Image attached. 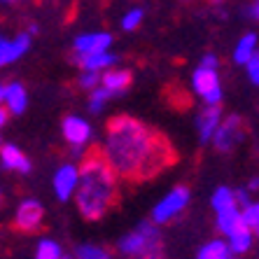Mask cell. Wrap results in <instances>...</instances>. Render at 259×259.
I'll return each instance as SVG.
<instances>
[{
    "mask_svg": "<svg viewBox=\"0 0 259 259\" xmlns=\"http://www.w3.org/2000/svg\"><path fill=\"white\" fill-rule=\"evenodd\" d=\"M0 159H3V166L5 168H14L19 173H28L30 170V161L26 159V154L14 145H3L0 150Z\"/></svg>",
    "mask_w": 259,
    "mask_h": 259,
    "instance_id": "9a60e30c",
    "label": "cell"
},
{
    "mask_svg": "<svg viewBox=\"0 0 259 259\" xmlns=\"http://www.w3.org/2000/svg\"><path fill=\"white\" fill-rule=\"evenodd\" d=\"M234 205H236V194L231 192V189L220 187L215 194H212V208H215L217 212L229 210V208H234Z\"/></svg>",
    "mask_w": 259,
    "mask_h": 259,
    "instance_id": "44dd1931",
    "label": "cell"
},
{
    "mask_svg": "<svg viewBox=\"0 0 259 259\" xmlns=\"http://www.w3.org/2000/svg\"><path fill=\"white\" fill-rule=\"evenodd\" d=\"M247 189H250V192H257V189H259V178H252V180H250V187H247Z\"/></svg>",
    "mask_w": 259,
    "mask_h": 259,
    "instance_id": "1f68e13d",
    "label": "cell"
},
{
    "mask_svg": "<svg viewBox=\"0 0 259 259\" xmlns=\"http://www.w3.org/2000/svg\"><path fill=\"white\" fill-rule=\"evenodd\" d=\"M243 220V212H238L236 208H229V210H222L217 212V227H220V231H222L224 236H229L231 231L238 227V222Z\"/></svg>",
    "mask_w": 259,
    "mask_h": 259,
    "instance_id": "ffe728a7",
    "label": "cell"
},
{
    "mask_svg": "<svg viewBox=\"0 0 259 259\" xmlns=\"http://www.w3.org/2000/svg\"><path fill=\"white\" fill-rule=\"evenodd\" d=\"M0 101L7 103V108L12 115H21L28 105V98H26V89L19 82H12V84L0 87Z\"/></svg>",
    "mask_w": 259,
    "mask_h": 259,
    "instance_id": "8fae6325",
    "label": "cell"
},
{
    "mask_svg": "<svg viewBox=\"0 0 259 259\" xmlns=\"http://www.w3.org/2000/svg\"><path fill=\"white\" fill-rule=\"evenodd\" d=\"M77 259H110V254L96 245H82L77 247Z\"/></svg>",
    "mask_w": 259,
    "mask_h": 259,
    "instance_id": "cb8c5ba5",
    "label": "cell"
},
{
    "mask_svg": "<svg viewBox=\"0 0 259 259\" xmlns=\"http://www.w3.org/2000/svg\"><path fill=\"white\" fill-rule=\"evenodd\" d=\"M199 259H231V245L222 241H212L199 250Z\"/></svg>",
    "mask_w": 259,
    "mask_h": 259,
    "instance_id": "d6986e66",
    "label": "cell"
},
{
    "mask_svg": "<svg viewBox=\"0 0 259 259\" xmlns=\"http://www.w3.org/2000/svg\"><path fill=\"white\" fill-rule=\"evenodd\" d=\"M110 96H112V91L105 89V87L96 89L94 94H91V98H89V110H91V112H101L103 105H105V101H108Z\"/></svg>",
    "mask_w": 259,
    "mask_h": 259,
    "instance_id": "603a6c76",
    "label": "cell"
},
{
    "mask_svg": "<svg viewBox=\"0 0 259 259\" xmlns=\"http://www.w3.org/2000/svg\"><path fill=\"white\" fill-rule=\"evenodd\" d=\"M112 37L108 33H84L75 40V52L77 54H98V52H108Z\"/></svg>",
    "mask_w": 259,
    "mask_h": 259,
    "instance_id": "9c48e42d",
    "label": "cell"
},
{
    "mask_svg": "<svg viewBox=\"0 0 259 259\" xmlns=\"http://www.w3.org/2000/svg\"><path fill=\"white\" fill-rule=\"evenodd\" d=\"M40 222H42V205L37 201L28 199L17 208V215H14V229L17 231L30 234L40 227Z\"/></svg>",
    "mask_w": 259,
    "mask_h": 259,
    "instance_id": "8992f818",
    "label": "cell"
},
{
    "mask_svg": "<svg viewBox=\"0 0 259 259\" xmlns=\"http://www.w3.org/2000/svg\"><path fill=\"white\" fill-rule=\"evenodd\" d=\"M98 79H101V75L94 70H84L82 72V77H79V87L82 89H94V87L98 84Z\"/></svg>",
    "mask_w": 259,
    "mask_h": 259,
    "instance_id": "4316f807",
    "label": "cell"
},
{
    "mask_svg": "<svg viewBox=\"0 0 259 259\" xmlns=\"http://www.w3.org/2000/svg\"><path fill=\"white\" fill-rule=\"evenodd\" d=\"M194 89L208 105H217L222 101V89L217 82V68L199 66V70L194 72Z\"/></svg>",
    "mask_w": 259,
    "mask_h": 259,
    "instance_id": "5b68a950",
    "label": "cell"
},
{
    "mask_svg": "<svg viewBox=\"0 0 259 259\" xmlns=\"http://www.w3.org/2000/svg\"><path fill=\"white\" fill-rule=\"evenodd\" d=\"M105 157L124 180L143 182L175 161L173 145L157 128L133 117H115L108 124Z\"/></svg>",
    "mask_w": 259,
    "mask_h": 259,
    "instance_id": "6da1fadb",
    "label": "cell"
},
{
    "mask_svg": "<svg viewBox=\"0 0 259 259\" xmlns=\"http://www.w3.org/2000/svg\"><path fill=\"white\" fill-rule=\"evenodd\" d=\"M119 250L136 259H157L161 252V236L154 224H140L133 234L124 236L119 243Z\"/></svg>",
    "mask_w": 259,
    "mask_h": 259,
    "instance_id": "3957f363",
    "label": "cell"
},
{
    "mask_svg": "<svg viewBox=\"0 0 259 259\" xmlns=\"http://www.w3.org/2000/svg\"><path fill=\"white\" fill-rule=\"evenodd\" d=\"M254 49H257V35H254V33H247L234 52L236 63H250L254 56Z\"/></svg>",
    "mask_w": 259,
    "mask_h": 259,
    "instance_id": "ac0fdd59",
    "label": "cell"
},
{
    "mask_svg": "<svg viewBox=\"0 0 259 259\" xmlns=\"http://www.w3.org/2000/svg\"><path fill=\"white\" fill-rule=\"evenodd\" d=\"M117 59H119V56L110 54V52H98V54H79L75 61H77L79 66H82V70L98 72V70H105V68L115 66Z\"/></svg>",
    "mask_w": 259,
    "mask_h": 259,
    "instance_id": "5bb4252c",
    "label": "cell"
},
{
    "mask_svg": "<svg viewBox=\"0 0 259 259\" xmlns=\"http://www.w3.org/2000/svg\"><path fill=\"white\" fill-rule=\"evenodd\" d=\"M117 173L110 166L105 152L91 150L79 166V185L75 192V201L87 220H101L117 203Z\"/></svg>",
    "mask_w": 259,
    "mask_h": 259,
    "instance_id": "7a4b0ae2",
    "label": "cell"
},
{
    "mask_svg": "<svg viewBox=\"0 0 259 259\" xmlns=\"http://www.w3.org/2000/svg\"><path fill=\"white\" fill-rule=\"evenodd\" d=\"M187 203H189V189L185 187V185H180V187H175L168 196H163V199L154 205L152 217H154L157 224H163V222H168V220H173L178 212L185 210Z\"/></svg>",
    "mask_w": 259,
    "mask_h": 259,
    "instance_id": "277c9868",
    "label": "cell"
},
{
    "mask_svg": "<svg viewBox=\"0 0 259 259\" xmlns=\"http://www.w3.org/2000/svg\"><path fill=\"white\" fill-rule=\"evenodd\" d=\"M196 126H199V140L201 143H208L210 138H215L217 128H220V108H217V105H208V110L201 112Z\"/></svg>",
    "mask_w": 259,
    "mask_h": 259,
    "instance_id": "4fadbf2b",
    "label": "cell"
},
{
    "mask_svg": "<svg viewBox=\"0 0 259 259\" xmlns=\"http://www.w3.org/2000/svg\"><path fill=\"white\" fill-rule=\"evenodd\" d=\"M63 136H66L68 143H72L75 147L79 145H84L91 136V128L84 119H79V117H66L63 119Z\"/></svg>",
    "mask_w": 259,
    "mask_h": 259,
    "instance_id": "7c38bea8",
    "label": "cell"
},
{
    "mask_svg": "<svg viewBox=\"0 0 259 259\" xmlns=\"http://www.w3.org/2000/svg\"><path fill=\"white\" fill-rule=\"evenodd\" d=\"M243 220L247 222V227H250V229L259 234V203L247 205L245 210H243Z\"/></svg>",
    "mask_w": 259,
    "mask_h": 259,
    "instance_id": "d4e9b609",
    "label": "cell"
},
{
    "mask_svg": "<svg viewBox=\"0 0 259 259\" xmlns=\"http://www.w3.org/2000/svg\"><path fill=\"white\" fill-rule=\"evenodd\" d=\"M234 194H236V203H241L243 208L252 205V203H250V199H247V192H245V189H238V192H234Z\"/></svg>",
    "mask_w": 259,
    "mask_h": 259,
    "instance_id": "f1b7e54d",
    "label": "cell"
},
{
    "mask_svg": "<svg viewBox=\"0 0 259 259\" xmlns=\"http://www.w3.org/2000/svg\"><path fill=\"white\" fill-rule=\"evenodd\" d=\"M201 66H205V68H217V59L212 54H208L203 61H201Z\"/></svg>",
    "mask_w": 259,
    "mask_h": 259,
    "instance_id": "f546056e",
    "label": "cell"
},
{
    "mask_svg": "<svg viewBox=\"0 0 259 259\" xmlns=\"http://www.w3.org/2000/svg\"><path fill=\"white\" fill-rule=\"evenodd\" d=\"M28 47H30V37L28 35H17L14 40L3 37V40H0V63L7 66V63L21 59V56L28 52Z\"/></svg>",
    "mask_w": 259,
    "mask_h": 259,
    "instance_id": "30bf717a",
    "label": "cell"
},
{
    "mask_svg": "<svg viewBox=\"0 0 259 259\" xmlns=\"http://www.w3.org/2000/svg\"><path fill=\"white\" fill-rule=\"evenodd\" d=\"M5 3H7V0H5Z\"/></svg>",
    "mask_w": 259,
    "mask_h": 259,
    "instance_id": "e575fe53",
    "label": "cell"
},
{
    "mask_svg": "<svg viewBox=\"0 0 259 259\" xmlns=\"http://www.w3.org/2000/svg\"><path fill=\"white\" fill-rule=\"evenodd\" d=\"M227 238H229L231 252L243 254V252H247V250H250V243H252V229L247 227L245 220H241V222H238V227H236V229L231 231Z\"/></svg>",
    "mask_w": 259,
    "mask_h": 259,
    "instance_id": "2e32d148",
    "label": "cell"
},
{
    "mask_svg": "<svg viewBox=\"0 0 259 259\" xmlns=\"http://www.w3.org/2000/svg\"><path fill=\"white\" fill-rule=\"evenodd\" d=\"M252 14H257V17H259V5H257V7H254V10H252Z\"/></svg>",
    "mask_w": 259,
    "mask_h": 259,
    "instance_id": "d6a6232c",
    "label": "cell"
},
{
    "mask_svg": "<svg viewBox=\"0 0 259 259\" xmlns=\"http://www.w3.org/2000/svg\"><path fill=\"white\" fill-rule=\"evenodd\" d=\"M79 185V168L72 163H63L54 175V192L61 201H68L72 194L77 192Z\"/></svg>",
    "mask_w": 259,
    "mask_h": 259,
    "instance_id": "52a82bcc",
    "label": "cell"
},
{
    "mask_svg": "<svg viewBox=\"0 0 259 259\" xmlns=\"http://www.w3.org/2000/svg\"><path fill=\"white\" fill-rule=\"evenodd\" d=\"M241 126H243V121L238 119L236 115L227 117V119H224V124H220V128H217L215 138H212V140H215L217 150H220V152H229L231 147L241 140V136H243Z\"/></svg>",
    "mask_w": 259,
    "mask_h": 259,
    "instance_id": "ba28073f",
    "label": "cell"
},
{
    "mask_svg": "<svg viewBox=\"0 0 259 259\" xmlns=\"http://www.w3.org/2000/svg\"><path fill=\"white\" fill-rule=\"evenodd\" d=\"M7 115H10V108H3V110H0V124H3V126L7 124Z\"/></svg>",
    "mask_w": 259,
    "mask_h": 259,
    "instance_id": "4dcf8cb0",
    "label": "cell"
},
{
    "mask_svg": "<svg viewBox=\"0 0 259 259\" xmlns=\"http://www.w3.org/2000/svg\"><path fill=\"white\" fill-rule=\"evenodd\" d=\"M140 21H143V10H131V12H126L121 26H124V30H136Z\"/></svg>",
    "mask_w": 259,
    "mask_h": 259,
    "instance_id": "484cf974",
    "label": "cell"
},
{
    "mask_svg": "<svg viewBox=\"0 0 259 259\" xmlns=\"http://www.w3.org/2000/svg\"><path fill=\"white\" fill-rule=\"evenodd\" d=\"M35 259H63V257H61L59 243L49 241V238L40 241V245H37V252H35Z\"/></svg>",
    "mask_w": 259,
    "mask_h": 259,
    "instance_id": "7402d4cb",
    "label": "cell"
},
{
    "mask_svg": "<svg viewBox=\"0 0 259 259\" xmlns=\"http://www.w3.org/2000/svg\"><path fill=\"white\" fill-rule=\"evenodd\" d=\"M63 259H70V257H63ZM75 259H77V257H75Z\"/></svg>",
    "mask_w": 259,
    "mask_h": 259,
    "instance_id": "836d02e7",
    "label": "cell"
},
{
    "mask_svg": "<svg viewBox=\"0 0 259 259\" xmlns=\"http://www.w3.org/2000/svg\"><path fill=\"white\" fill-rule=\"evenodd\" d=\"M247 75H250V79L259 87V54H254L252 61L247 63Z\"/></svg>",
    "mask_w": 259,
    "mask_h": 259,
    "instance_id": "83f0119b",
    "label": "cell"
},
{
    "mask_svg": "<svg viewBox=\"0 0 259 259\" xmlns=\"http://www.w3.org/2000/svg\"><path fill=\"white\" fill-rule=\"evenodd\" d=\"M131 84V72L128 70H108L103 75V87L110 89L112 94H119Z\"/></svg>",
    "mask_w": 259,
    "mask_h": 259,
    "instance_id": "e0dca14e",
    "label": "cell"
}]
</instances>
